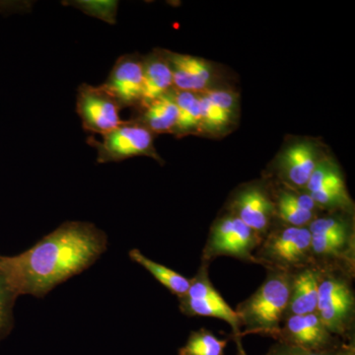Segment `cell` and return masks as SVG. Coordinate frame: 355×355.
<instances>
[{"mask_svg":"<svg viewBox=\"0 0 355 355\" xmlns=\"http://www.w3.org/2000/svg\"><path fill=\"white\" fill-rule=\"evenodd\" d=\"M64 6H71L83 11V13L92 17L114 25L116 23L118 1H107V0H77V1L64 2Z\"/></svg>","mask_w":355,"mask_h":355,"instance_id":"cb8c5ba5","label":"cell"},{"mask_svg":"<svg viewBox=\"0 0 355 355\" xmlns=\"http://www.w3.org/2000/svg\"><path fill=\"white\" fill-rule=\"evenodd\" d=\"M180 310L188 316L214 317L225 321L233 329V333L236 338H240L241 335V326L237 314L227 303H216L212 301L202 300V299H191L188 297H180Z\"/></svg>","mask_w":355,"mask_h":355,"instance_id":"2e32d148","label":"cell"},{"mask_svg":"<svg viewBox=\"0 0 355 355\" xmlns=\"http://www.w3.org/2000/svg\"><path fill=\"white\" fill-rule=\"evenodd\" d=\"M108 247L95 224L67 221L17 256H0V270L18 295L43 298L58 284L90 268Z\"/></svg>","mask_w":355,"mask_h":355,"instance_id":"6da1fadb","label":"cell"},{"mask_svg":"<svg viewBox=\"0 0 355 355\" xmlns=\"http://www.w3.org/2000/svg\"><path fill=\"white\" fill-rule=\"evenodd\" d=\"M311 235L352 236L349 222L342 217H322L315 218L309 226Z\"/></svg>","mask_w":355,"mask_h":355,"instance_id":"484cf974","label":"cell"},{"mask_svg":"<svg viewBox=\"0 0 355 355\" xmlns=\"http://www.w3.org/2000/svg\"><path fill=\"white\" fill-rule=\"evenodd\" d=\"M101 86L113 96L121 108L140 105L144 91V60L137 55H123Z\"/></svg>","mask_w":355,"mask_h":355,"instance_id":"9c48e42d","label":"cell"},{"mask_svg":"<svg viewBox=\"0 0 355 355\" xmlns=\"http://www.w3.org/2000/svg\"><path fill=\"white\" fill-rule=\"evenodd\" d=\"M291 282V272L270 268L265 282L235 311L240 326L245 327L241 336L261 334L277 338L288 308Z\"/></svg>","mask_w":355,"mask_h":355,"instance_id":"7a4b0ae2","label":"cell"},{"mask_svg":"<svg viewBox=\"0 0 355 355\" xmlns=\"http://www.w3.org/2000/svg\"><path fill=\"white\" fill-rule=\"evenodd\" d=\"M165 55L171 67L173 86L178 91L195 93L209 85L212 73L207 62L169 51H166Z\"/></svg>","mask_w":355,"mask_h":355,"instance_id":"8fae6325","label":"cell"},{"mask_svg":"<svg viewBox=\"0 0 355 355\" xmlns=\"http://www.w3.org/2000/svg\"><path fill=\"white\" fill-rule=\"evenodd\" d=\"M320 277L321 273L312 268H302L296 275H292L291 297L286 316L317 313Z\"/></svg>","mask_w":355,"mask_h":355,"instance_id":"4fadbf2b","label":"cell"},{"mask_svg":"<svg viewBox=\"0 0 355 355\" xmlns=\"http://www.w3.org/2000/svg\"><path fill=\"white\" fill-rule=\"evenodd\" d=\"M128 256H130V260L139 263L146 270H148L161 284L169 289L178 298L186 295L190 288V279L167 266L150 260L144 256L139 249L130 250Z\"/></svg>","mask_w":355,"mask_h":355,"instance_id":"e0dca14e","label":"cell"},{"mask_svg":"<svg viewBox=\"0 0 355 355\" xmlns=\"http://www.w3.org/2000/svg\"><path fill=\"white\" fill-rule=\"evenodd\" d=\"M227 340H219L205 329L191 331L186 345L179 349V355H225Z\"/></svg>","mask_w":355,"mask_h":355,"instance_id":"d6986e66","label":"cell"},{"mask_svg":"<svg viewBox=\"0 0 355 355\" xmlns=\"http://www.w3.org/2000/svg\"><path fill=\"white\" fill-rule=\"evenodd\" d=\"M352 236H319L312 235L311 250L312 256L328 257L340 256L345 254L350 246Z\"/></svg>","mask_w":355,"mask_h":355,"instance_id":"d4e9b609","label":"cell"},{"mask_svg":"<svg viewBox=\"0 0 355 355\" xmlns=\"http://www.w3.org/2000/svg\"><path fill=\"white\" fill-rule=\"evenodd\" d=\"M198 99H200V116H202L200 125L203 128L209 130H220L230 121L212 104L207 95L198 96Z\"/></svg>","mask_w":355,"mask_h":355,"instance_id":"4316f807","label":"cell"},{"mask_svg":"<svg viewBox=\"0 0 355 355\" xmlns=\"http://www.w3.org/2000/svg\"><path fill=\"white\" fill-rule=\"evenodd\" d=\"M233 209V214L243 223L263 236L270 228L275 207L265 191L259 187H251L238 195Z\"/></svg>","mask_w":355,"mask_h":355,"instance_id":"30bf717a","label":"cell"},{"mask_svg":"<svg viewBox=\"0 0 355 355\" xmlns=\"http://www.w3.org/2000/svg\"><path fill=\"white\" fill-rule=\"evenodd\" d=\"M235 340L236 343H237L238 355H247L246 352H245L244 349H243L241 338H236Z\"/></svg>","mask_w":355,"mask_h":355,"instance_id":"1f68e13d","label":"cell"},{"mask_svg":"<svg viewBox=\"0 0 355 355\" xmlns=\"http://www.w3.org/2000/svg\"><path fill=\"white\" fill-rule=\"evenodd\" d=\"M335 355H355V350L354 345H347V347H340L336 349Z\"/></svg>","mask_w":355,"mask_h":355,"instance_id":"4dcf8cb0","label":"cell"},{"mask_svg":"<svg viewBox=\"0 0 355 355\" xmlns=\"http://www.w3.org/2000/svg\"><path fill=\"white\" fill-rule=\"evenodd\" d=\"M172 87V70L165 53H153L144 60V91L140 106H146L161 96L168 94Z\"/></svg>","mask_w":355,"mask_h":355,"instance_id":"5bb4252c","label":"cell"},{"mask_svg":"<svg viewBox=\"0 0 355 355\" xmlns=\"http://www.w3.org/2000/svg\"><path fill=\"white\" fill-rule=\"evenodd\" d=\"M319 163L317 150L312 144L301 142L288 147L280 160L282 178L296 188H305Z\"/></svg>","mask_w":355,"mask_h":355,"instance_id":"7c38bea8","label":"cell"},{"mask_svg":"<svg viewBox=\"0 0 355 355\" xmlns=\"http://www.w3.org/2000/svg\"><path fill=\"white\" fill-rule=\"evenodd\" d=\"M118 101L100 86L83 83L77 90L76 112L85 132L106 135L125 123Z\"/></svg>","mask_w":355,"mask_h":355,"instance_id":"8992f818","label":"cell"},{"mask_svg":"<svg viewBox=\"0 0 355 355\" xmlns=\"http://www.w3.org/2000/svg\"><path fill=\"white\" fill-rule=\"evenodd\" d=\"M305 188L310 193L328 189L345 188V184L342 174L334 163L319 161Z\"/></svg>","mask_w":355,"mask_h":355,"instance_id":"44dd1931","label":"cell"},{"mask_svg":"<svg viewBox=\"0 0 355 355\" xmlns=\"http://www.w3.org/2000/svg\"><path fill=\"white\" fill-rule=\"evenodd\" d=\"M336 350H328V352H315L302 349V347H294L287 343H277L272 345V349L268 350L266 355H335Z\"/></svg>","mask_w":355,"mask_h":355,"instance_id":"f546056e","label":"cell"},{"mask_svg":"<svg viewBox=\"0 0 355 355\" xmlns=\"http://www.w3.org/2000/svg\"><path fill=\"white\" fill-rule=\"evenodd\" d=\"M354 295L345 280L340 277H320L317 314L334 336L350 330L354 315Z\"/></svg>","mask_w":355,"mask_h":355,"instance_id":"52a82bcc","label":"cell"},{"mask_svg":"<svg viewBox=\"0 0 355 355\" xmlns=\"http://www.w3.org/2000/svg\"><path fill=\"white\" fill-rule=\"evenodd\" d=\"M101 137L99 140L91 135L87 139L89 146L97 153L99 164L121 162L137 156L159 159L154 149L153 133L137 121H125L116 130Z\"/></svg>","mask_w":355,"mask_h":355,"instance_id":"3957f363","label":"cell"},{"mask_svg":"<svg viewBox=\"0 0 355 355\" xmlns=\"http://www.w3.org/2000/svg\"><path fill=\"white\" fill-rule=\"evenodd\" d=\"M317 207H345L350 205V198L347 189H328L310 193Z\"/></svg>","mask_w":355,"mask_h":355,"instance_id":"83f0119b","label":"cell"},{"mask_svg":"<svg viewBox=\"0 0 355 355\" xmlns=\"http://www.w3.org/2000/svg\"><path fill=\"white\" fill-rule=\"evenodd\" d=\"M275 210L282 221L292 227H307L315 219V212L301 209L291 202L286 191H282L277 198Z\"/></svg>","mask_w":355,"mask_h":355,"instance_id":"7402d4cb","label":"cell"},{"mask_svg":"<svg viewBox=\"0 0 355 355\" xmlns=\"http://www.w3.org/2000/svg\"><path fill=\"white\" fill-rule=\"evenodd\" d=\"M284 328L277 336L279 343H287L315 352L336 350L335 336L326 328L317 313L307 315H287Z\"/></svg>","mask_w":355,"mask_h":355,"instance_id":"ba28073f","label":"cell"},{"mask_svg":"<svg viewBox=\"0 0 355 355\" xmlns=\"http://www.w3.org/2000/svg\"><path fill=\"white\" fill-rule=\"evenodd\" d=\"M311 235L308 227H286L279 229L268 236L261 247L259 263L270 266V268L287 270L304 268L312 261Z\"/></svg>","mask_w":355,"mask_h":355,"instance_id":"277c9868","label":"cell"},{"mask_svg":"<svg viewBox=\"0 0 355 355\" xmlns=\"http://www.w3.org/2000/svg\"><path fill=\"white\" fill-rule=\"evenodd\" d=\"M141 123L151 132H175L178 121V107L173 92L142 107Z\"/></svg>","mask_w":355,"mask_h":355,"instance_id":"9a60e30c","label":"cell"},{"mask_svg":"<svg viewBox=\"0 0 355 355\" xmlns=\"http://www.w3.org/2000/svg\"><path fill=\"white\" fill-rule=\"evenodd\" d=\"M178 107V121L175 132L184 133L196 130L200 125V99L196 93L187 91H173Z\"/></svg>","mask_w":355,"mask_h":355,"instance_id":"ac0fdd59","label":"cell"},{"mask_svg":"<svg viewBox=\"0 0 355 355\" xmlns=\"http://www.w3.org/2000/svg\"><path fill=\"white\" fill-rule=\"evenodd\" d=\"M18 293L0 270V342L10 335L14 327V305Z\"/></svg>","mask_w":355,"mask_h":355,"instance_id":"ffe728a7","label":"cell"},{"mask_svg":"<svg viewBox=\"0 0 355 355\" xmlns=\"http://www.w3.org/2000/svg\"><path fill=\"white\" fill-rule=\"evenodd\" d=\"M263 242V237L243 223L234 214L218 219L212 225L209 240L203 250V261L227 256L239 260L259 263L253 251Z\"/></svg>","mask_w":355,"mask_h":355,"instance_id":"5b68a950","label":"cell"},{"mask_svg":"<svg viewBox=\"0 0 355 355\" xmlns=\"http://www.w3.org/2000/svg\"><path fill=\"white\" fill-rule=\"evenodd\" d=\"M209 265L207 263L200 266L197 275L190 279V288L184 297L191 299H202V300L212 301V302L224 303L220 293L214 288L210 282L209 275Z\"/></svg>","mask_w":355,"mask_h":355,"instance_id":"603a6c76","label":"cell"},{"mask_svg":"<svg viewBox=\"0 0 355 355\" xmlns=\"http://www.w3.org/2000/svg\"><path fill=\"white\" fill-rule=\"evenodd\" d=\"M205 95L226 118L229 120L232 118L236 107V99L233 93L226 90H214L207 92Z\"/></svg>","mask_w":355,"mask_h":355,"instance_id":"f1b7e54d","label":"cell"}]
</instances>
